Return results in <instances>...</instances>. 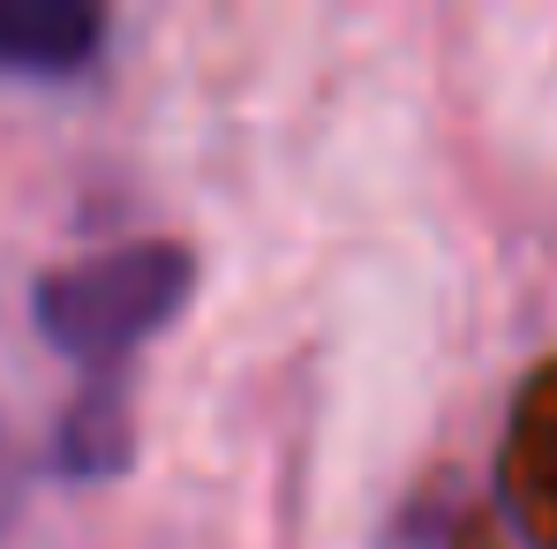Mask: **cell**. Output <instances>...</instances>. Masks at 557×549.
<instances>
[{
	"label": "cell",
	"instance_id": "cell-1",
	"mask_svg": "<svg viewBox=\"0 0 557 549\" xmlns=\"http://www.w3.org/2000/svg\"><path fill=\"white\" fill-rule=\"evenodd\" d=\"M188 286H196V257L182 241H121L69 272H46L30 294V316H38L46 347L106 369L136 354L144 339H159L182 316Z\"/></svg>",
	"mask_w": 557,
	"mask_h": 549
},
{
	"label": "cell",
	"instance_id": "cell-2",
	"mask_svg": "<svg viewBox=\"0 0 557 549\" xmlns=\"http://www.w3.org/2000/svg\"><path fill=\"white\" fill-rule=\"evenodd\" d=\"M106 46V15L84 0H0V76L69 84Z\"/></svg>",
	"mask_w": 557,
	"mask_h": 549
},
{
	"label": "cell",
	"instance_id": "cell-3",
	"mask_svg": "<svg viewBox=\"0 0 557 549\" xmlns=\"http://www.w3.org/2000/svg\"><path fill=\"white\" fill-rule=\"evenodd\" d=\"M8 504H15V452H8V429H0V520H8Z\"/></svg>",
	"mask_w": 557,
	"mask_h": 549
}]
</instances>
